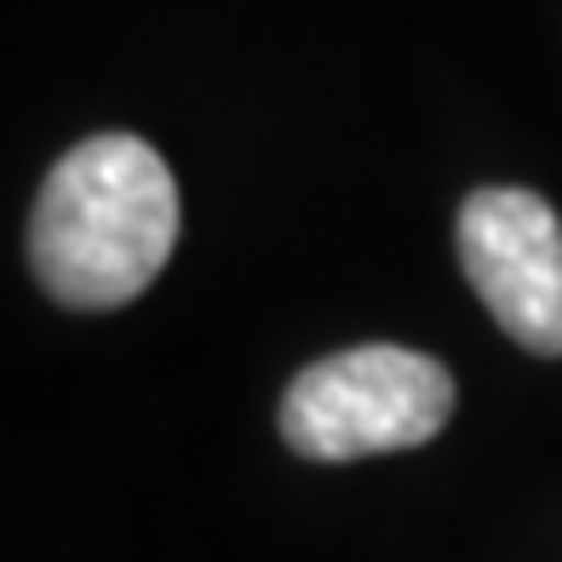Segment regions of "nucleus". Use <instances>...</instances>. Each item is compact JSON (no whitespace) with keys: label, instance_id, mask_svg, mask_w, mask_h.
<instances>
[{"label":"nucleus","instance_id":"nucleus-1","mask_svg":"<svg viewBox=\"0 0 562 562\" xmlns=\"http://www.w3.org/2000/svg\"><path fill=\"white\" fill-rule=\"evenodd\" d=\"M178 184L167 161L133 133L75 144L46 172L30 213L35 281L64 311L133 304L172 259Z\"/></svg>","mask_w":562,"mask_h":562},{"label":"nucleus","instance_id":"nucleus-2","mask_svg":"<svg viewBox=\"0 0 562 562\" xmlns=\"http://www.w3.org/2000/svg\"><path fill=\"white\" fill-rule=\"evenodd\" d=\"M448 419L453 373L437 356L402 345H356L322 356L281 396V442L322 465L419 448Z\"/></svg>","mask_w":562,"mask_h":562},{"label":"nucleus","instance_id":"nucleus-3","mask_svg":"<svg viewBox=\"0 0 562 562\" xmlns=\"http://www.w3.org/2000/svg\"><path fill=\"white\" fill-rule=\"evenodd\" d=\"M459 265L488 316L533 356H562V218L533 190H476L459 207Z\"/></svg>","mask_w":562,"mask_h":562}]
</instances>
